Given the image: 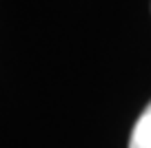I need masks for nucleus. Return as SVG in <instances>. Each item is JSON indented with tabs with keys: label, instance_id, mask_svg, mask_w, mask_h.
I'll list each match as a JSON object with an SVG mask.
<instances>
[{
	"label": "nucleus",
	"instance_id": "f257e3e1",
	"mask_svg": "<svg viewBox=\"0 0 151 148\" xmlns=\"http://www.w3.org/2000/svg\"><path fill=\"white\" fill-rule=\"evenodd\" d=\"M129 148H151V104L142 111L131 130Z\"/></svg>",
	"mask_w": 151,
	"mask_h": 148
}]
</instances>
